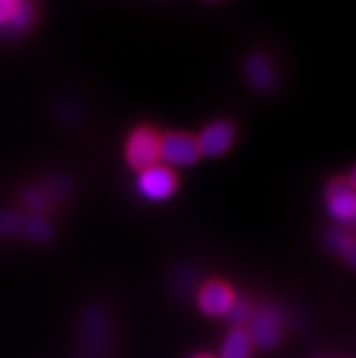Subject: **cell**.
Listing matches in <instances>:
<instances>
[{
  "instance_id": "cell-18",
  "label": "cell",
  "mask_w": 356,
  "mask_h": 358,
  "mask_svg": "<svg viewBox=\"0 0 356 358\" xmlns=\"http://www.w3.org/2000/svg\"><path fill=\"white\" fill-rule=\"evenodd\" d=\"M209 2H215V0H209Z\"/></svg>"
},
{
  "instance_id": "cell-12",
  "label": "cell",
  "mask_w": 356,
  "mask_h": 358,
  "mask_svg": "<svg viewBox=\"0 0 356 358\" xmlns=\"http://www.w3.org/2000/svg\"><path fill=\"white\" fill-rule=\"evenodd\" d=\"M33 17H35V9L33 6L27 2V0H20L13 11V17L9 20V26L15 27V29H26L29 24H31Z\"/></svg>"
},
{
  "instance_id": "cell-16",
  "label": "cell",
  "mask_w": 356,
  "mask_h": 358,
  "mask_svg": "<svg viewBox=\"0 0 356 358\" xmlns=\"http://www.w3.org/2000/svg\"><path fill=\"white\" fill-rule=\"evenodd\" d=\"M20 0H0V24H9Z\"/></svg>"
},
{
  "instance_id": "cell-11",
  "label": "cell",
  "mask_w": 356,
  "mask_h": 358,
  "mask_svg": "<svg viewBox=\"0 0 356 358\" xmlns=\"http://www.w3.org/2000/svg\"><path fill=\"white\" fill-rule=\"evenodd\" d=\"M22 233L33 242H48L53 236V227L41 215H31L22 220Z\"/></svg>"
},
{
  "instance_id": "cell-7",
  "label": "cell",
  "mask_w": 356,
  "mask_h": 358,
  "mask_svg": "<svg viewBox=\"0 0 356 358\" xmlns=\"http://www.w3.org/2000/svg\"><path fill=\"white\" fill-rule=\"evenodd\" d=\"M235 126L229 120H217V122L209 124L200 131L197 138L200 157H220L229 150L233 142H235Z\"/></svg>"
},
{
  "instance_id": "cell-3",
  "label": "cell",
  "mask_w": 356,
  "mask_h": 358,
  "mask_svg": "<svg viewBox=\"0 0 356 358\" xmlns=\"http://www.w3.org/2000/svg\"><path fill=\"white\" fill-rule=\"evenodd\" d=\"M160 133L149 126L136 127L126 145V159L131 168L144 171L160 160Z\"/></svg>"
},
{
  "instance_id": "cell-14",
  "label": "cell",
  "mask_w": 356,
  "mask_h": 358,
  "mask_svg": "<svg viewBox=\"0 0 356 358\" xmlns=\"http://www.w3.org/2000/svg\"><path fill=\"white\" fill-rule=\"evenodd\" d=\"M22 220L20 215L8 211V213H0V236L11 238L22 233Z\"/></svg>"
},
{
  "instance_id": "cell-5",
  "label": "cell",
  "mask_w": 356,
  "mask_h": 358,
  "mask_svg": "<svg viewBox=\"0 0 356 358\" xmlns=\"http://www.w3.org/2000/svg\"><path fill=\"white\" fill-rule=\"evenodd\" d=\"M200 159L197 138L190 133L173 131L160 136V160L167 162V166L185 168L193 166Z\"/></svg>"
},
{
  "instance_id": "cell-15",
  "label": "cell",
  "mask_w": 356,
  "mask_h": 358,
  "mask_svg": "<svg viewBox=\"0 0 356 358\" xmlns=\"http://www.w3.org/2000/svg\"><path fill=\"white\" fill-rule=\"evenodd\" d=\"M50 200L51 196L48 195L45 191L36 189V187H29V189H26V193H24V202H26L31 209H35V211H42V209L48 208V206H50Z\"/></svg>"
},
{
  "instance_id": "cell-2",
  "label": "cell",
  "mask_w": 356,
  "mask_h": 358,
  "mask_svg": "<svg viewBox=\"0 0 356 358\" xmlns=\"http://www.w3.org/2000/svg\"><path fill=\"white\" fill-rule=\"evenodd\" d=\"M109 338H111V322L108 311L100 304L87 306L80 317L82 348L90 353H102L108 350Z\"/></svg>"
},
{
  "instance_id": "cell-17",
  "label": "cell",
  "mask_w": 356,
  "mask_h": 358,
  "mask_svg": "<svg viewBox=\"0 0 356 358\" xmlns=\"http://www.w3.org/2000/svg\"><path fill=\"white\" fill-rule=\"evenodd\" d=\"M194 358H213V357H209V355H199V357H194Z\"/></svg>"
},
{
  "instance_id": "cell-9",
  "label": "cell",
  "mask_w": 356,
  "mask_h": 358,
  "mask_svg": "<svg viewBox=\"0 0 356 358\" xmlns=\"http://www.w3.org/2000/svg\"><path fill=\"white\" fill-rule=\"evenodd\" d=\"M245 75L252 87L258 91H271L276 84L275 69L264 55H251L245 62Z\"/></svg>"
},
{
  "instance_id": "cell-4",
  "label": "cell",
  "mask_w": 356,
  "mask_h": 358,
  "mask_svg": "<svg viewBox=\"0 0 356 358\" xmlns=\"http://www.w3.org/2000/svg\"><path fill=\"white\" fill-rule=\"evenodd\" d=\"M178 187V178L171 168L155 164L151 168L140 171L138 180H136V189L145 200H167Z\"/></svg>"
},
{
  "instance_id": "cell-6",
  "label": "cell",
  "mask_w": 356,
  "mask_h": 358,
  "mask_svg": "<svg viewBox=\"0 0 356 358\" xmlns=\"http://www.w3.org/2000/svg\"><path fill=\"white\" fill-rule=\"evenodd\" d=\"M353 177L349 180L343 178H334L329 182L325 189V204L327 211L334 220L342 224H351L356 215V200L355 191H353Z\"/></svg>"
},
{
  "instance_id": "cell-13",
  "label": "cell",
  "mask_w": 356,
  "mask_h": 358,
  "mask_svg": "<svg viewBox=\"0 0 356 358\" xmlns=\"http://www.w3.org/2000/svg\"><path fill=\"white\" fill-rule=\"evenodd\" d=\"M251 313H252L251 308H249V304L245 302V300L235 299V300H233V304H231L229 311L226 313V318L235 327H242L243 324L249 322Z\"/></svg>"
},
{
  "instance_id": "cell-10",
  "label": "cell",
  "mask_w": 356,
  "mask_h": 358,
  "mask_svg": "<svg viewBox=\"0 0 356 358\" xmlns=\"http://www.w3.org/2000/svg\"><path fill=\"white\" fill-rule=\"evenodd\" d=\"M251 348L248 331L243 327H233L222 348V358H249Z\"/></svg>"
},
{
  "instance_id": "cell-1",
  "label": "cell",
  "mask_w": 356,
  "mask_h": 358,
  "mask_svg": "<svg viewBox=\"0 0 356 358\" xmlns=\"http://www.w3.org/2000/svg\"><path fill=\"white\" fill-rule=\"evenodd\" d=\"M249 335L251 345H257L258 350H275L282 341V317L278 309L271 304H262L251 313L249 318Z\"/></svg>"
},
{
  "instance_id": "cell-8",
  "label": "cell",
  "mask_w": 356,
  "mask_h": 358,
  "mask_svg": "<svg viewBox=\"0 0 356 358\" xmlns=\"http://www.w3.org/2000/svg\"><path fill=\"white\" fill-rule=\"evenodd\" d=\"M235 293L231 289L227 282L222 280H211L206 282L199 291V308L204 315L208 317H226L229 311L233 300H235Z\"/></svg>"
}]
</instances>
